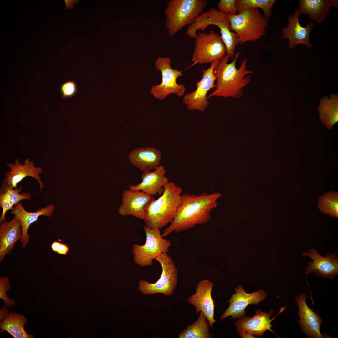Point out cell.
Listing matches in <instances>:
<instances>
[{
	"label": "cell",
	"mask_w": 338,
	"mask_h": 338,
	"mask_svg": "<svg viewBox=\"0 0 338 338\" xmlns=\"http://www.w3.org/2000/svg\"><path fill=\"white\" fill-rule=\"evenodd\" d=\"M222 196L218 192L182 195L175 216L161 234L162 237L165 238L172 232L177 233L208 222L211 218V211L217 207V200Z\"/></svg>",
	"instance_id": "6da1fadb"
},
{
	"label": "cell",
	"mask_w": 338,
	"mask_h": 338,
	"mask_svg": "<svg viewBox=\"0 0 338 338\" xmlns=\"http://www.w3.org/2000/svg\"><path fill=\"white\" fill-rule=\"evenodd\" d=\"M240 52L235 53L234 58L230 63H227L230 58L228 55L226 54L220 59L214 70L217 76L216 89L209 95L208 99L213 97L235 99L241 97L243 88L251 81L250 76L248 74L252 71L247 69L246 57L242 60L239 69H237L236 62Z\"/></svg>",
	"instance_id": "7a4b0ae2"
},
{
	"label": "cell",
	"mask_w": 338,
	"mask_h": 338,
	"mask_svg": "<svg viewBox=\"0 0 338 338\" xmlns=\"http://www.w3.org/2000/svg\"><path fill=\"white\" fill-rule=\"evenodd\" d=\"M164 188L163 193L146 208L144 221L145 226L149 228L160 230L171 223L176 215L181 201L182 188L169 182Z\"/></svg>",
	"instance_id": "3957f363"
},
{
	"label": "cell",
	"mask_w": 338,
	"mask_h": 338,
	"mask_svg": "<svg viewBox=\"0 0 338 338\" xmlns=\"http://www.w3.org/2000/svg\"><path fill=\"white\" fill-rule=\"evenodd\" d=\"M210 25H216L219 28L221 37L226 46V54L233 59L236 47L238 44L237 34L229 29L230 23L227 15L214 8L199 14L188 27L186 34L190 38H195L197 31L204 32Z\"/></svg>",
	"instance_id": "277c9868"
},
{
	"label": "cell",
	"mask_w": 338,
	"mask_h": 338,
	"mask_svg": "<svg viewBox=\"0 0 338 338\" xmlns=\"http://www.w3.org/2000/svg\"><path fill=\"white\" fill-rule=\"evenodd\" d=\"M227 17L229 29L236 34L238 43L256 42L266 34L268 22L257 8H248Z\"/></svg>",
	"instance_id": "5b68a950"
},
{
	"label": "cell",
	"mask_w": 338,
	"mask_h": 338,
	"mask_svg": "<svg viewBox=\"0 0 338 338\" xmlns=\"http://www.w3.org/2000/svg\"><path fill=\"white\" fill-rule=\"evenodd\" d=\"M207 4L206 0H171L166 4V27L170 37L191 25Z\"/></svg>",
	"instance_id": "8992f818"
},
{
	"label": "cell",
	"mask_w": 338,
	"mask_h": 338,
	"mask_svg": "<svg viewBox=\"0 0 338 338\" xmlns=\"http://www.w3.org/2000/svg\"><path fill=\"white\" fill-rule=\"evenodd\" d=\"M155 260L162 267L160 278L154 283L141 280L138 284V289L145 295L161 293L170 296L176 289L178 283V272L176 265L172 257L166 252L161 253Z\"/></svg>",
	"instance_id": "52a82bcc"
},
{
	"label": "cell",
	"mask_w": 338,
	"mask_h": 338,
	"mask_svg": "<svg viewBox=\"0 0 338 338\" xmlns=\"http://www.w3.org/2000/svg\"><path fill=\"white\" fill-rule=\"evenodd\" d=\"M146 234L145 244L140 245L134 244L132 251L135 263L139 266H152L154 259L163 253H168L171 245V241L164 238L161 236L160 230L143 226Z\"/></svg>",
	"instance_id": "ba28073f"
},
{
	"label": "cell",
	"mask_w": 338,
	"mask_h": 338,
	"mask_svg": "<svg viewBox=\"0 0 338 338\" xmlns=\"http://www.w3.org/2000/svg\"><path fill=\"white\" fill-rule=\"evenodd\" d=\"M171 64V59L168 57H159L155 62L156 69L161 72L162 81L159 84L151 87V93L154 97L161 100L172 94L181 97L186 90L184 85L178 84L177 82V79L183 75L182 71L172 69Z\"/></svg>",
	"instance_id": "9c48e42d"
},
{
	"label": "cell",
	"mask_w": 338,
	"mask_h": 338,
	"mask_svg": "<svg viewBox=\"0 0 338 338\" xmlns=\"http://www.w3.org/2000/svg\"><path fill=\"white\" fill-rule=\"evenodd\" d=\"M192 61L199 64L211 63L226 55V48L221 36L214 31L197 34Z\"/></svg>",
	"instance_id": "30bf717a"
},
{
	"label": "cell",
	"mask_w": 338,
	"mask_h": 338,
	"mask_svg": "<svg viewBox=\"0 0 338 338\" xmlns=\"http://www.w3.org/2000/svg\"><path fill=\"white\" fill-rule=\"evenodd\" d=\"M220 59L212 62L208 69H202V77L201 80L196 82V90L184 96L182 102L189 110L202 112L208 106L209 102L207 94L210 90L215 87V82L217 76L214 70Z\"/></svg>",
	"instance_id": "8fae6325"
},
{
	"label": "cell",
	"mask_w": 338,
	"mask_h": 338,
	"mask_svg": "<svg viewBox=\"0 0 338 338\" xmlns=\"http://www.w3.org/2000/svg\"><path fill=\"white\" fill-rule=\"evenodd\" d=\"M301 254L310 257L312 260L305 268L306 276L314 273L315 276L333 280L338 274V257L335 253H326L324 257L315 249L310 248L309 251H304Z\"/></svg>",
	"instance_id": "7c38bea8"
},
{
	"label": "cell",
	"mask_w": 338,
	"mask_h": 338,
	"mask_svg": "<svg viewBox=\"0 0 338 338\" xmlns=\"http://www.w3.org/2000/svg\"><path fill=\"white\" fill-rule=\"evenodd\" d=\"M267 296V292L262 289L248 294L240 284L235 288L234 293L231 295L229 300L230 305L221 316V320L230 316L232 320L244 316L245 310L249 305H258Z\"/></svg>",
	"instance_id": "4fadbf2b"
},
{
	"label": "cell",
	"mask_w": 338,
	"mask_h": 338,
	"mask_svg": "<svg viewBox=\"0 0 338 338\" xmlns=\"http://www.w3.org/2000/svg\"><path fill=\"white\" fill-rule=\"evenodd\" d=\"M307 298V295L303 292L297 296L295 299L298 307L297 315L299 319L297 322L300 330L308 338H325L320 332L323 319L317 311H313L308 306L306 302Z\"/></svg>",
	"instance_id": "5bb4252c"
},
{
	"label": "cell",
	"mask_w": 338,
	"mask_h": 338,
	"mask_svg": "<svg viewBox=\"0 0 338 338\" xmlns=\"http://www.w3.org/2000/svg\"><path fill=\"white\" fill-rule=\"evenodd\" d=\"M214 286L213 283L207 279L201 280L197 284L195 293L187 299V302L195 308L197 314L201 312L205 315L212 328L216 321L214 318L215 305L211 296Z\"/></svg>",
	"instance_id": "9a60e30c"
},
{
	"label": "cell",
	"mask_w": 338,
	"mask_h": 338,
	"mask_svg": "<svg viewBox=\"0 0 338 338\" xmlns=\"http://www.w3.org/2000/svg\"><path fill=\"white\" fill-rule=\"evenodd\" d=\"M155 199L153 196L148 195L140 191L125 190L122 195V202L118 209L122 216H131L138 219H145L146 208Z\"/></svg>",
	"instance_id": "2e32d148"
},
{
	"label": "cell",
	"mask_w": 338,
	"mask_h": 338,
	"mask_svg": "<svg viewBox=\"0 0 338 338\" xmlns=\"http://www.w3.org/2000/svg\"><path fill=\"white\" fill-rule=\"evenodd\" d=\"M301 13L298 9L295 10L294 14L288 17V23L286 28L282 29L281 38L288 40V47L289 49H294L299 44H303L309 48L312 47L309 38L310 32L314 28L313 23H308L305 27L299 23V17Z\"/></svg>",
	"instance_id": "e0dca14e"
},
{
	"label": "cell",
	"mask_w": 338,
	"mask_h": 338,
	"mask_svg": "<svg viewBox=\"0 0 338 338\" xmlns=\"http://www.w3.org/2000/svg\"><path fill=\"white\" fill-rule=\"evenodd\" d=\"M6 165L10 171L5 172V178L3 182L10 187L18 188V184L26 177L30 176L37 181L40 187V191H42L44 186L40 175L44 171L41 167H36L33 161H30L27 158L23 164H21L19 160L16 159L14 163H8Z\"/></svg>",
	"instance_id": "ac0fdd59"
},
{
	"label": "cell",
	"mask_w": 338,
	"mask_h": 338,
	"mask_svg": "<svg viewBox=\"0 0 338 338\" xmlns=\"http://www.w3.org/2000/svg\"><path fill=\"white\" fill-rule=\"evenodd\" d=\"M273 313L272 310L267 312L258 309L252 317L243 316L239 318L235 323L237 331L238 333L243 332L259 337H262L267 330L273 332L271 322L274 319L271 318Z\"/></svg>",
	"instance_id": "d6986e66"
},
{
	"label": "cell",
	"mask_w": 338,
	"mask_h": 338,
	"mask_svg": "<svg viewBox=\"0 0 338 338\" xmlns=\"http://www.w3.org/2000/svg\"><path fill=\"white\" fill-rule=\"evenodd\" d=\"M166 170L163 166H159L153 171L143 172L142 182L136 185H129L132 191H141L150 196L161 195L164 191V187L169 182L165 176Z\"/></svg>",
	"instance_id": "ffe728a7"
},
{
	"label": "cell",
	"mask_w": 338,
	"mask_h": 338,
	"mask_svg": "<svg viewBox=\"0 0 338 338\" xmlns=\"http://www.w3.org/2000/svg\"><path fill=\"white\" fill-rule=\"evenodd\" d=\"M54 207L53 204H48L45 207L34 212L27 211L20 202L16 204L11 210V213L14 215L20 223L22 230L21 241L24 248L28 242L29 236L28 234L30 225L36 221L41 216L50 217L52 216Z\"/></svg>",
	"instance_id": "44dd1931"
},
{
	"label": "cell",
	"mask_w": 338,
	"mask_h": 338,
	"mask_svg": "<svg viewBox=\"0 0 338 338\" xmlns=\"http://www.w3.org/2000/svg\"><path fill=\"white\" fill-rule=\"evenodd\" d=\"M22 230L20 222L14 216L9 221H4L0 226V261L13 249L15 243L21 239Z\"/></svg>",
	"instance_id": "7402d4cb"
},
{
	"label": "cell",
	"mask_w": 338,
	"mask_h": 338,
	"mask_svg": "<svg viewBox=\"0 0 338 338\" xmlns=\"http://www.w3.org/2000/svg\"><path fill=\"white\" fill-rule=\"evenodd\" d=\"M130 161L143 172L151 171L159 166L161 153L154 147H141L132 150L129 156Z\"/></svg>",
	"instance_id": "603a6c76"
},
{
	"label": "cell",
	"mask_w": 338,
	"mask_h": 338,
	"mask_svg": "<svg viewBox=\"0 0 338 338\" xmlns=\"http://www.w3.org/2000/svg\"><path fill=\"white\" fill-rule=\"evenodd\" d=\"M298 9L301 14L307 15L318 24L325 21L332 6L338 8L335 0H300Z\"/></svg>",
	"instance_id": "cb8c5ba5"
},
{
	"label": "cell",
	"mask_w": 338,
	"mask_h": 338,
	"mask_svg": "<svg viewBox=\"0 0 338 338\" xmlns=\"http://www.w3.org/2000/svg\"><path fill=\"white\" fill-rule=\"evenodd\" d=\"M7 309L4 306L0 310V328L2 330L1 333L5 331L14 338H32V335L29 334L25 331L24 325L27 322L26 318L21 314L16 313L7 312Z\"/></svg>",
	"instance_id": "d4e9b609"
},
{
	"label": "cell",
	"mask_w": 338,
	"mask_h": 338,
	"mask_svg": "<svg viewBox=\"0 0 338 338\" xmlns=\"http://www.w3.org/2000/svg\"><path fill=\"white\" fill-rule=\"evenodd\" d=\"M21 188H13L4 182L1 184L0 189V206L2 212L0 217V222L5 220L7 211L11 210L14 206L20 201L31 199V195L28 192H23Z\"/></svg>",
	"instance_id": "484cf974"
},
{
	"label": "cell",
	"mask_w": 338,
	"mask_h": 338,
	"mask_svg": "<svg viewBox=\"0 0 338 338\" xmlns=\"http://www.w3.org/2000/svg\"><path fill=\"white\" fill-rule=\"evenodd\" d=\"M319 117L328 129H331L338 122V96L331 95L330 98L323 97L318 108Z\"/></svg>",
	"instance_id": "4316f807"
},
{
	"label": "cell",
	"mask_w": 338,
	"mask_h": 338,
	"mask_svg": "<svg viewBox=\"0 0 338 338\" xmlns=\"http://www.w3.org/2000/svg\"><path fill=\"white\" fill-rule=\"evenodd\" d=\"M210 324L205 315L202 312L197 320L188 326L178 335L179 338H211L209 331Z\"/></svg>",
	"instance_id": "83f0119b"
},
{
	"label": "cell",
	"mask_w": 338,
	"mask_h": 338,
	"mask_svg": "<svg viewBox=\"0 0 338 338\" xmlns=\"http://www.w3.org/2000/svg\"><path fill=\"white\" fill-rule=\"evenodd\" d=\"M275 0H236L235 6L238 13L250 8H259L264 12V17L268 22L272 14V8Z\"/></svg>",
	"instance_id": "f1b7e54d"
},
{
	"label": "cell",
	"mask_w": 338,
	"mask_h": 338,
	"mask_svg": "<svg viewBox=\"0 0 338 338\" xmlns=\"http://www.w3.org/2000/svg\"><path fill=\"white\" fill-rule=\"evenodd\" d=\"M317 207L322 213L331 217L338 218V193L331 191L320 196Z\"/></svg>",
	"instance_id": "f546056e"
},
{
	"label": "cell",
	"mask_w": 338,
	"mask_h": 338,
	"mask_svg": "<svg viewBox=\"0 0 338 338\" xmlns=\"http://www.w3.org/2000/svg\"><path fill=\"white\" fill-rule=\"evenodd\" d=\"M10 284L9 279L6 277H1L0 278V298L3 299L5 305L7 307H11L14 305L15 302L12 299L8 298L6 293L10 290Z\"/></svg>",
	"instance_id": "4dcf8cb0"
},
{
	"label": "cell",
	"mask_w": 338,
	"mask_h": 338,
	"mask_svg": "<svg viewBox=\"0 0 338 338\" xmlns=\"http://www.w3.org/2000/svg\"><path fill=\"white\" fill-rule=\"evenodd\" d=\"M236 0H220L217 4L219 11L226 14L236 15L238 13L235 6Z\"/></svg>",
	"instance_id": "1f68e13d"
},
{
	"label": "cell",
	"mask_w": 338,
	"mask_h": 338,
	"mask_svg": "<svg viewBox=\"0 0 338 338\" xmlns=\"http://www.w3.org/2000/svg\"><path fill=\"white\" fill-rule=\"evenodd\" d=\"M77 90V85L74 82L69 81L64 82L60 88L61 98L64 99L73 96L76 93Z\"/></svg>",
	"instance_id": "d6a6232c"
},
{
	"label": "cell",
	"mask_w": 338,
	"mask_h": 338,
	"mask_svg": "<svg viewBox=\"0 0 338 338\" xmlns=\"http://www.w3.org/2000/svg\"><path fill=\"white\" fill-rule=\"evenodd\" d=\"M69 247L65 244L61 243L57 253L60 254L65 255L69 252Z\"/></svg>",
	"instance_id": "836d02e7"
},
{
	"label": "cell",
	"mask_w": 338,
	"mask_h": 338,
	"mask_svg": "<svg viewBox=\"0 0 338 338\" xmlns=\"http://www.w3.org/2000/svg\"><path fill=\"white\" fill-rule=\"evenodd\" d=\"M66 8L67 9H73V5L75 3H78L79 1L76 0H64Z\"/></svg>",
	"instance_id": "e575fe53"
},
{
	"label": "cell",
	"mask_w": 338,
	"mask_h": 338,
	"mask_svg": "<svg viewBox=\"0 0 338 338\" xmlns=\"http://www.w3.org/2000/svg\"><path fill=\"white\" fill-rule=\"evenodd\" d=\"M61 243L57 241H54L51 245L52 250L53 251L57 252L58 249Z\"/></svg>",
	"instance_id": "d590c367"
},
{
	"label": "cell",
	"mask_w": 338,
	"mask_h": 338,
	"mask_svg": "<svg viewBox=\"0 0 338 338\" xmlns=\"http://www.w3.org/2000/svg\"><path fill=\"white\" fill-rule=\"evenodd\" d=\"M238 333L240 336L243 338H255L253 336L248 333L243 332H241Z\"/></svg>",
	"instance_id": "8d00e7d4"
}]
</instances>
